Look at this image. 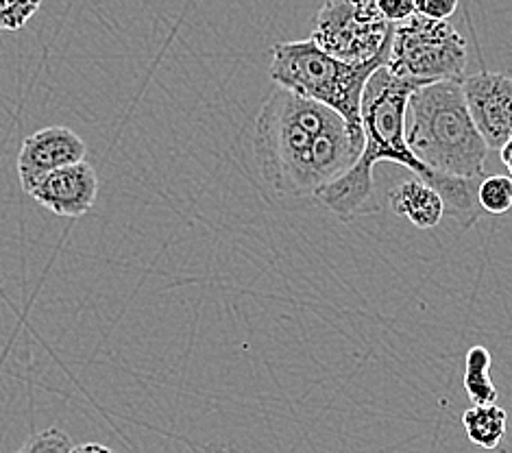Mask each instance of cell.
Returning a JSON list of instances; mask_svg holds the SVG:
<instances>
[{
	"mask_svg": "<svg viewBox=\"0 0 512 453\" xmlns=\"http://www.w3.org/2000/svg\"><path fill=\"white\" fill-rule=\"evenodd\" d=\"M377 9L390 24H401L410 20L417 11H414V0H377Z\"/></svg>",
	"mask_w": 512,
	"mask_h": 453,
	"instance_id": "cell-17",
	"label": "cell"
},
{
	"mask_svg": "<svg viewBox=\"0 0 512 453\" xmlns=\"http://www.w3.org/2000/svg\"><path fill=\"white\" fill-rule=\"evenodd\" d=\"M502 162H504V166L510 170V177H512V136H510V140L502 146Z\"/></svg>",
	"mask_w": 512,
	"mask_h": 453,
	"instance_id": "cell-19",
	"label": "cell"
},
{
	"mask_svg": "<svg viewBox=\"0 0 512 453\" xmlns=\"http://www.w3.org/2000/svg\"><path fill=\"white\" fill-rule=\"evenodd\" d=\"M88 146L68 127L53 125L31 133L22 140L18 153V175L22 190L31 194L55 170L85 162Z\"/></svg>",
	"mask_w": 512,
	"mask_h": 453,
	"instance_id": "cell-8",
	"label": "cell"
},
{
	"mask_svg": "<svg viewBox=\"0 0 512 453\" xmlns=\"http://www.w3.org/2000/svg\"><path fill=\"white\" fill-rule=\"evenodd\" d=\"M388 201L393 212L410 220L414 227L432 229L445 216V203L438 192L421 179H408L388 192Z\"/></svg>",
	"mask_w": 512,
	"mask_h": 453,
	"instance_id": "cell-10",
	"label": "cell"
},
{
	"mask_svg": "<svg viewBox=\"0 0 512 453\" xmlns=\"http://www.w3.org/2000/svg\"><path fill=\"white\" fill-rule=\"evenodd\" d=\"M264 181L282 197H314L358 164L364 133L349 129L332 109L275 88L253 131Z\"/></svg>",
	"mask_w": 512,
	"mask_h": 453,
	"instance_id": "cell-1",
	"label": "cell"
},
{
	"mask_svg": "<svg viewBox=\"0 0 512 453\" xmlns=\"http://www.w3.org/2000/svg\"><path fill=\"white\" fill-rule=\"evenodd\" d=\"M478 205L486 214H506L512 207V177H484L478 186Z\"/></svg>",
	"mask_w": 512,
	"mask_h": 453,
	"instance_id": "cell-13",
	"label": "cell"
},
{
	"mask_svg": "<svg viewBox=\"0 0 512 453\" xmlns=\"http://www.w3.org/2000/svg\"><path fill=\"white\" fill-rule=\"evenodd\" d=\"M29 197L55 216L79 218L92 210L99 197V175L88 162L66 166L48 175Z\"/></svg>",
	"mask_w": 512,
	"mask_h": 453,
	"instance_id": "cell-9",
	"label": "cell"
},
{
	"mask_svg": "<svg viewBox=\"0 0 512 453\" xmlns=\"http://www.w3.org/2000/svg\"><path fill=\"white\" fill-rule=\"evenodd\" d=\"M406 144L434 173L465 181L484 179L489 146L473 125L462 81L423 85L410 96Z\"/></svg>",
	"mask_w": 512,
	"mask_h": 453,
	"instance_id": "cell-3",
	"label": "cell"
},
{
	"mask_svg": "<svg viewBox=\"0 0 512 453\" xmlns=\"http://www.w3.org/2000/svg\"><path fill=\"white\" fill-rule=\"evenodd\" d=\"M72 449H75V443L64 430L48 427V430L31 436L16 453H70Z\"/></svg>",
	"mask_w": 512,
	"mask_h": 453,
	"instance_id": "cell-14",
	"label": "cell"
},
{
	"mask_svg": "<svg viewBox=\"0 0 512 453\" xmlns=\"http://www.w3.org/2000/svg\"><path fill=\"white\" fill-rule=\"evenodd\" d=\"M458 9V0H414V11L417 16L436 20V22H447L456 14Z\"/></svg>",
	"mask_w": 512,
	"mask_h": 453,
	"instance_id": "cell-16",
	"label": "cell"
},
{
	"mask_svg": "<svg viewBox=\"0 0 512 453\" xmlns=\"http://www.w3.org/2000/svg\"><path fill=\"white\" fill-rule=\"evenodd\" d=\"M467 61V42L449 22L414 14L395 27L386 70L423 88L441 81H465Z\"/></svg>",
	"mask_w": 512,
	"mask_h": 453,
	"instance_id": "cell-5",
	"label": "cell"
},
{
	"mask_svg": "<svg viewBox=\"0 0 512 453\" xmlns=\"http://www.w3.org/2000/svg\"><path fill=\"white\" fill-rule=\"evenodd\" d=\"M271 79L277 88L319 103L343 118L349 129L362 131V94L382 64L349 66L323 53L312 40L279 42L273 46Z\"/></svg>",
	"mask_w": 512,
	"mask_h": 453,
	"instance_id": "cell-4",
	"label": "cell"
},
{
	"mask_svg": "<svg viewBox=\"0 0 512 453\" xmlns=\"http://www.w3.org/2000/svg\"><path fill=\"white\" fill-rule=\"evenodd\" d=\"M491 351L475 345L469 349L465 360V390L473 406H493L497 401V388L491 379Z\"/></svg>",
	"mask_w": 512,
	"mask_h": 453,
	"instance_id": "cell-12",
	"label": "cell"
},
{
	"mask_svg": "<svg viewBox=\"0 0 512 453\" xmlns=\"http://www.w3.org/2000/svg\"><path fill=\"white\" fill-rule=\"evenodd\" d=\"M70 453H116V451L99 443H85V445H75V449Z\"/></svg>",
	"mask_w": 512,
	"mask_h": 453,
	"instance_id": "cell-18",
	"label": "cell"
},
{
	"mask_svg": "<svg viewBox=\"0 0 512 453\" xmlns=\"http://www.w3.org/2000/svg\"><path fill=\"white\" fill-rule=\"evenodd\" d=\"M462 425L471 443L486 451H495L506 436L508 416L499 406H471L462 414Z\"/></svg>",
	"mask_w": 512,
	"mask_h": 453,
	"instance_id": "cell-11",
	"label": "cell"
},
{
	"mask_svg": "<svg viewBox=\"0 0 512 453\" xmlns=\"http://www.w3.org/2000/svg\"><path fill=\"white\" fill-rule=\"evenodd\" d=\"M40 11V3H9L0 0V31H20L35 14Z\"/></svg>",
	"mask_w": 512,
	"mask_h": 453,
	"instance_id": "cell-15",
	"label": "cell"
},
{
	"mask_svg": "<svg viewBox=\"0 0 512 453\" xmlns=\"http://www.w3.org/2000/svg\"><path fill=\"white\" fill-rule=\"evenodd\" d=\"M421 85L390 75L384 68L375 70L362 94V131L364 151L347 175L329 183L314 194L329 212L338 218L353 220L362 214L375 212L373 203V168L380 162H395L412 170L414 177L428 183L445 203V214L456 218L462 227H471L480 218L478 186L480 181H465L434 173L419 162L406 144V112L410 96Z\"/></svg>",
	"mask_w": 512,
	"mask_h": 453,
	"instance_id": "cell-2",
	"label": "cell"
},
{
	"mask_svg": "<svg viewBox=\"0 0 512 453\" xmlns=\"http://www.w3.org/2000/svg\"><path fill=\"white\" fill-rule=\"evenodd\" d=\"M462 94L489 151H502L512 136V77L491 70L475 72L462 81Z\"/></svg>",
	"mask_w": 512,
	"mask_h": 453,
	"instance_id": "cell-7",
	"label": "cell"
},
{
	"mask_svg": "<svg viewBox=\"0 0 512 453\" xmlns=\"http://www.w3.org/2000/svg\"><path fill=\"white\" fill-rule=\"evenodd\" d=\"M395 24L377 9V0H329L314 18L312 42L349 66L388 64Z\"/></svg>",
	"mask_w": 512,
	"mask_h": 453,
	"instance_id": "cell-6",
	"label": "cell"
}]
</instances>
